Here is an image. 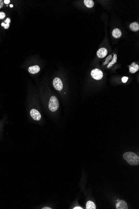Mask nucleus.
I'll use <instances>...</instances> for the list:
<instances>
[{
	"instance_id": "18",
	"label": "nucleus",
	"mask_w": 139,
	"mask_h": 209,
	"mask_svg": "<svg viewBox=\"0 0 139 209\" xmlns=\"http://www.w3.org/2000/svg\"><path fill=\"white\" fill-rule=\"evenodd\" d=\"M112 57V55H110V56H109L108 57H107V58L106 59L105 61H106L104 62V65H105L106 64H107V61H108L109 60H110L111 58Z\"/></svg>"
},
{
	"instance_id": "3",
	"label": "nucleus",
	"mask_w": 139,
	"mask_h": 209,
	"mask_svg": "<svg viewBox=\"0 0 139 209\" xmlns=\"http://www.w3.org/2000/svg\"><path fill=\"white\" fill-rule=\"evenodd\" d=\"M91 75L93 78L97 80L101 79L103 77V73L98 68L93 70L91 72Z\"/></svg>"
},
{
	"instance_id": "24",
	"label": "nucleus",
	"mask_w": 139,
	"mask_h": 209,
	"mask_svg": "<svg viewBox=\"0 0 139 209\" xmlns=\"http://www.w3.org/2000/svg\"><path fill=\"white\" fill-rule=\"evenodd\" d=\"M10 6L11 8H13V5L11 4L10 5Z\"/></svg>"
},
{
	"instance_id": "19",
	"label": "nucleus",
	"mask_w": 139,
	"mask_h": 209,
	"mask_svg": "<svg viewBox=\"0 0 139 209\" xmlns=\"http://www.w3.org/2000/svg\"><path fill=\"white\" fill-rule=\"evenodd\" d=\"M5 22L6 23V24H10V23H11V19H10V18H7V19L5 20Z\"/></svg>"
},
{
	"instance_id": "2",
	"label": "nucleus",
	"mask_w": 139,
	"mask_h": 209,
	"mask_svg": "<svg viewBox=\"0 0 139 209\" xmlns=\"http://www.w3.org/2000/svg\"><path fill=\"white\" fill-rule=\"evenodd\" d=\"M59 106L58 100L56 96H52L49 102V109L52 112H56Z\"/></svg>"
},
{
	"instance_id": "21",
	"label": "nucleus",
	"mask_w": 139,
	"mask_h": 209,
	"mask_svg": "<svg viewBox=\"0 0 139 209\" xmlns=\"http://www.w3.org/2000/svg\"><path fill=\"white\" fill-rule=\"evenodd\" d=\"M3 1H4V3H5L6 4H8L10 3V0H4Z\"/></svg>"
},
{
	"instance_id": "11",
	"label": "nucleus",
	"mask_w": 139,
	"mask_h": 209,
	"mask_svg": "<svg viewBox=\"0 0 139 209\" xmlns=\"http://www.w3.org/2000/svg\"><path fill=\"white\" fill-rule=\"evenodd\" d=\"M129 28L130 29L134 32H137L139 31V24L137 22H133L132 23L129 25Z\"/></svg>"
},
{
	"instance_id": "22",
	"label": "nucleus",
	"mask_w": 139,
	"mask_h": 209,
	"mask_svg": "<svg viewBox=\"0 0 139 209\" xmlns=\"http://www.w3.org/2000/svg\"><path fill=\"white\" fill-rule=\"evenodd\" d=\"M83 208H81L80 207H75V208H73V209H82Z\"/></svg>"
},
{
	"instance_id": "14",
	"label": "nucleus",
	"mask_w": 139,
	"mask_h": 209,
	"mask_svg": "<svg viewBox=\"0 0 139 209\" xmlns=\"http://www.w3.org/2000/svg\"><path fill=\"white\" fill-rule=\"evenodd\" d=\"M117 54L114 55V56H113V60L111 62H110L109 64L108 65H107V68H111V67L113 66V65H114L115 64H116V62H117Z\"/></svg>"
},
{
	"instance_id": "16",
	"label": "nucleus",
	"mask_w": 139,
	"mask_h": 209,
	"mask_svg": "<svg viewBox=\"0 0 139 209\" xmlns=\"http://www.w3.org/2000/svg\"><path fill=\"white\" fill-rule=\"evenodd\" d=\"M5 17H6V14H5V13L3 12H0V19H3Z\"/></svg>"
},
{
	"instance_id": "1",
	"label": "nucleus",
	"mask_w": 139,
	"mask_h": 209,
	"mask_svg": "<svg viewBox=\"0 0 139 209\" xmlns=\"http://www.w3.org/2000/svg\"><path fill=\"white\" fill-rule=\"evenodd\" d=\"M123 157L130 165L137 166L139 165V156L134 152H125L123 155Z\"/></svg>"
},
{
	"instance_id": "9",
	"label": "nucleus",
	"mask_w": 139,
	"mask_h": 209,
	"mask_svg": "<svg viewBox=\"0 0 139 209\" xmlns=\"http://www.w3.org/2000/svg\"><path fill=\"white\" fill-rule=\"evenodd\" d=\"M40 71V68L38 65L31 66L28 68V71L32 74H37Z\"/></svg>"
},
{
	"instance_id": "7",
	"label": "nucleus",
	"mask_w": 139,
	"mask_h": 209,
	"mask_svg": "<svg viewBox=\"0 0 139 209\" xmlns=\"http://www.w3.org/2000/svg\"><path fill=\"white\" fill-rule=\"evenodd\" d=\"M107 49L104 48H102L99 49L97 52V55L99 58H103L107 56Z\"/></svg>"
},
{
	"instance_id": "4",
	"label": "nucleus",
	"mask_w": 139,
	"mask_h": 209,
	"mask_svg": "<svg viewBox=\"0 0 139 209\" xmlns=\"http://www.w3.org/2000/svg\"><path fill=\"white\" fill-rule=\"evenodd\" d=\"M53 85L56 90L61 91L63 88V84L61 80L59 78L56 77L53 81Z\"/></svg>"
},
{
	"instance_id": "17",
	"label": "nucleus",
	"mask_w": 139,
	"mask_h": 209,
	"mask_svg": "<svg viewBox=\"0 0 139 209\" xmlns=\"http://www.w3.org/2000/svg\"><path fill=\"white\" fill-rule=\"evenodd\" d=\"M128 79V78L127 77H122V82L125 83L127 82V81Z\"/></svg>"
},
{
	"instance_id": "13",
	"label": "nucleus",
	"mask_w": 139,
	"mask_h": 209,
	"mask_svg": "<svg viewBox=\"0 0 139 209\" xmlns=\"http://www.w3.org/2000/svg\"><path fill=\"white\" fill-rule=\"evenodd\" d=\"M84 3L85 6L88 8H91L94 5V2L92 0H84Z\"/></svg>"
},
{
	"instance_id": "15",
	"label": "nucleus",
	"mask_w": 139,
	"mask_h": 209,
	"mask_svg": "<svg viewBox=\"0 0 139 209\" xmlns=\"http://www.w3.org/2000/svg\"><path fill=\"white\" fill-rule=\"evenodd\" d=\"M2 26L4 27V28L5 29H8V28L10 26V24H5L4 23H2L1 24Z\"/></svg>"
},
{
	"instance_id": "23",
	"label": "nucleus",
	"mask_w": 139,
	"mask_h": 209,
	"mask_svg": "<svg viewBox=\"0 0 139 209\" xmlns=\"http://www.w3.org/2000/svg\"><path fill=\"white\" fill-rule=\"evenodd\" d=\"M52 208H49V207H44V208H43L42 209H52Z\"/></svg>"
},
{
	"instance_id": "20",
	"label": "nucleus",
	"mask_w": 139,
	"mask_h": 209,
	"mask_svg": "<svg viewBox=\"0 0 139 209\" xmlns=\"http://www.w3.org/2000/svg\"><path fill=\"white\" fill-rule=\"evenodd\" d=\"M3 6V1L2 0H0V9Z\"/></svg>"
},
{
	"instance_id": "5",
	"label": "nucleus",
	"mask_w": 139,
	"mask_h": 209,
	"mask_svg": "<svg viewBox=\"0 0 139 209\" xmlns=\"http://www.w3.org/2000/svg\"><path fill=\"white\" fill-rule=\"evenodd\" d=\"M30 114L32 118L36 121H39L41 118L40 113L35 109H32V110H31Z\"/></svg>"
},
{
	"instance_id": "10",
	"label": "nucleus",
	"mask_w": 139,
	"mask_h": 209,
	"mask_svg": "<svg viewBox=\"0 0 139 209\" xmlns=\"http://www.w3.org/2000/svg\"><path fill=\"white\" fill-rule=\"evenodd\" d=\"M112 35L114 38L118 39V38H120L122 36V32L120 29L116 28L113 30L112 32Z\"/></svg>"
},
{
	"instance_id": "12",
	"label": "nucleus",
	"mask_w": 139,
	"mask_h": 209,
	"mask_svg": "<svg viewBox=\"0 0 139 209\" xmlns=\"http://www.w3.org/2000/svg\"><path fill=\"white\" fill-rule=\"evenodd\" d=\"M86 208L87 209H96V205H95V203L91 201H89L87 202Z\"/></svg>"
},
{
	"instance_id": "6",
	"label": "nucleus",
	"mask_w": 139,
	"mask_h": 209,
	"mask_svg": "<svg viewBox=\"0 0 139 209\" xmlns=\"http://www.w3.org/2000/svg\"><path fill=\"white\" fill-rule=\"evenodd\" d=\"M116 208L117 209H127L128 206L125 201L121 200L117 202L116 204Z\"/></svg>"
},
{
	"instance_id": "8",
	"label": "nucleus",
	"mask_w": 139,
	"mask_h": 209,
	"mask_svg": "<svg viewBox=\"0 0 139 209\" xmlns=\"http://www.w3.org/2000/svg\"><path fill=\"white\" fill-rule=\"evenodd\" d=\"M130 72L134 74L137 71H138L139 69V66L138 65L136 64L135 62H133L131 65L129 66Z\"/></svg>"
}]
</instances>
